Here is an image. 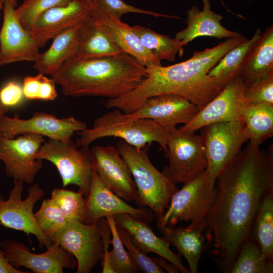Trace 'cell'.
<instances>
[{"label": "cell", "mask_w": 273, "mask_h": 273, "mask_svg": "<svg viewBox=\"0 0 273 273\" xmlns=\"http://www.w3.org/2000/svg\"><path fill=\"white\" fill-rule=\"evenodd\" d=\"M272 148L249 141L217 177L216 195L204 231L218 266L229 272L264 197L273 192Z\"/></svg>", "instance_id": "obj_1"}, {"label": "cell", "mask_w": 273, "mask_h": 273, "mask_svg": "<svg viewBox=\"0 0 273 273\" xmlns=\"http://www.w3.org/2000/svg\"><path fill=\"white\" fill-rule=\"evenodd\" d=\"M247 39L241 34L211 49L195 52L185 61L167 66L146 67L147 76L140 84L129 93L111 99L109 105L128 114L151 97L171 94L185 98L200 110L229 82L209 76V71L228 52Z\"/></svg>", "instance_id": "obj_2"}, {"label": "cell", "mask_w": 273, "mask_h": 273, "mask_svg": "<svg viewBox=\"0 0 273 273\" xmlns=\"http://www.w3.org/2000/svg\"><path fill=\"white\" fill-rule=\"evenodd\" d=\"M146 67L124 52L100 58L71 57L52 78L65 96L115 99L136 88Z\"/></svg>", "instance_id": "obj_3"}, {"label": "cell", "mask_w": 273, "mask_h": 273, "mask_svg": "<svg viewBox=\"0 0 273 273\" xmlns=\"http://www.w3.org/2000/svg\"><path fill=\"white\" fill-rule=\"evenodd\" d=\"M151 145L138 149L121 140L116 147L127 163L135 183L138 194L136 204L149 208L158 220L178 189L151 163L148 155Z\"/></svg>", "instance_id": "obj_4"}, {"label": "cell", "mask_w": 273, "mask_h": 273, "mask_svg": "<svg viewBox=\"0 0 273 273\" xmlns=\"http://www.w3.org/2000/svg\"><path fill=\"white\" fill-rule=\"evenodd\" d=\"M168 134V131L151 119L131 118L114 108L95 119L92 128L77 132L79 138L75 144L78 147H88L99 139L112 136L119 138L138 149L156 142L166 152Z\"/></svg>", "instance_id": "obj_5"}, {"label": "cell", "mask_w": 273, "mask_h": 273, "mask_svg": "<svg viewBox=\"0 0 273 273\" xmlns=\"http://www.w3.org/2000/svg\"><path fill=\"white\" fill-rule=\"evenodd\" d=\"M216 195L215 187L206 180V170L185 184L173 195L169 207L157 221L161 231L179 221L189 222L188 228L204 230Z\"/></svg>", "instance_id": "obj_6"}, {"label": "cell", "mask_w": 273, "mask_h": 273, "mask_svg": "<svg viewBox=\"0 0 273 273\" xmlns=\"http://www.w3.org/2000/svg\"><path fill=\"white\" fill-rule=\"evenodd\" d=\"M207 159L206 180L215 187L217 177L229 166L249 141L246 124L237 120L210 124L202 128Z\"/></svg>", "instance_id": "obj_7"}, {"label": "cell", "mask_w": 273, "mask_h": 273, "mask_svg": "<svg viewBox=\"0 0 273 273\" xmlns=\"http://www.w3.org/2000/svg\"><path fill=\"white\" fill-rule=\"evenodd\" d=\"M36 158L52 163L62 179V185L77 186L86 198L89 192L94 163L88 147H77L68 143L50 140L44 142L36 154Z\"/></svg>", "instance_id": "obj_8"}, {"label": "cell", "mask_w": 273, "mask_h": 273, "mask_svg": "<svg viewBox=\"0 0 273 273\" xmlns=\"http://www.w3.org/2000/svg\"><path fill=\"white\" fill-rule=\"evenodd\" d=\"M167 148L168 165L163 173L174 184L190 181L206 169V150L201 135L174 128L168 131Z\"/></svg>", "instance_id": "obj_9"}, {"label": "cell", "mask_w": 273, "mask_h": 273, "mask_svg": "<svg viewBox=\"0 0 273 273\" xmlns=\"http://www.w3.org/2000/svg\"><path fill=\"white\" fill-rule=\"evenodd\" d=\"M24 182L14 180V186L7 200L0 195V224L5 227L20 231L27 236H34L40 248H49L53 242L38 225L33 213L36 202L44 196L43 190L37 184L28 189V196L22 200Z\"/></svg>", "instance_id": "obj_10"}, {"label": "cell", "mask_w": 273, "mask_h": 273, "mask_svg": "<svg viewBox=\"0 0 273 273\" xmlns=\"http://www.w3.org/2000/svg\"><path fill=\"white\" fill-rule=\"evenodd\" d=\"M99 220L86 224L76 220L67 222L50 239L72 254L77 273H89L103 256Z\"/></svg>", "instance_id": "obj_11"}, {"label": "cell", "mask_w": 273, "mask_h": 273, "mask_svg": "<svg viewBox=\"0 0 273 273\" xmlns=\"http://www.w3.org/2000/svg\"><path fill=\"white\" fill-rule=\"evenodd\" d=\"M86 128L85 123L73 117L59 119L53 114L40 112H34L27 119H21L17 114L13 117L4 115L0 119V136L10 139L32 133L68 143L75 132Z\"/></svg>", "instance_id": "obj_12"}, {"label": "cell", "mask_w": 273, "mask_h": 273, "mask_svg": "<svg viewBox=\"0 0 273 273\" xmlns=\"http://www.w3.org/2000/svg\"><path fill=\"white\" fill-rule=\"evenodd\" d=\"M16 136L15 139L0 136V161L4 163L8 176L14 180L31 184L43 167L42 160L37 159L36 154L44 139L32 133Z\"/></svg>", "instance_id": "obj_13"}, {"label": "cell", "mask_w": 273, "mask_h": 273, "mask_svg": "<svg viewBox=\"0 0 273 273\" xmlns=\"http://www.w3.org/2000/svg\"><path fill=\"white\" fill-rule=\"evenodd\" d=\"M0 247L9 263L18 269L24 267L35 273H63L64 269L77 265L75 257L55 243L40 254L31 252L23 243L12 239L3 240Z\"/></svg>", "instance_id": "obj_14"}, {"label": "cell", "mask_w": 273, "mask_h": 273, "mask_svg": "<svg viewBox=\"0 0 273 273\" xmlns=\"http://www.w3.org/2000/svg\"><path fill=\"white\" fill-rule=\"evenodd\" d=\"M245 86L241 77L236 76L190 122L178 129L195 132L211 123L241 119L242 110L246 104L244 95Z\"/></svg>", "instance_id": "obj_15"}, {"label": "cell", "mask_w": 273, "mask_h": 273, "mask_svg": "<svg viewBox=\"0 0 273 273\" xmlns=\"http://www.w3.org/2000/svg\"><path fill=\"white\" fill-rule=\"evenodd\" d=\"M90 150L95 170L102 181L120 198L135 202L138 194L135 183L116 147L97 145Z\"/></svg>", "instance_id": "obj_16"}, {"label": "cell", "mask_w": 273, "mask_h": 273, "mask_svg": "<svg viewBox=\"0 0 273 273\" xmlns=\"http://www.w3.org/2000/svg\"><path fill=\"white\" fill-rule=\"evenodd\" d=\"M4 19L0 30V66L22 61L34 62L39 47L32 36L21 25L15 8L3 4Z\"/></svg>", "instance_id": "obj_17"}, {"label": "cell", "mask_w": 273, "mask_h": 273, "mask_svg": "<svg viewBox=\"0 0 273 273\" xmlns=\"http://www.w3.org/2000/svg\"><path fill=\"white\" fill-rule=\"evenodd\" d=\"M127 214L144 222H150L153 213L129 205L114 194L100 179L95 168L90 188L86 197L83 223L90 224L107 216Z\"/></svg>", "instance_id": "obj_18"}, {"label": "cell", "mask_w": 273, "mask_h": 273, "mask_svg": "<svg viewBox=\"0 0 273 273\" xmlns=\"http://www.w3.org/2000/svg\"><path fill=\"white\" fill-rule=\"evenodd\" d=\"M199 111L185 98L166 94L149 98L137 110L127 115L134 118L151 119L169 131L178 124L188 123Z\"/></svg>", "instance_id": "obj_19"}, {"label": "cell", "mask_w": 273, "mask_h": 273, "mask_svg": "<svg viewBox=\"0 0 273 273\" xmlns=\"http://www.w3.org/2000/svg\"><path fill=\"white\" fill-rule=\"evenodd\" d=\"M94 14L93 5L83 0H71L66 6L43 12L37 19L31 35L39 48L64 31L78 25Z\"/></svg>", "instance_id": "obj_20"}, {"label": "cell", "mask_w": 273, "mask_h": 273, "mask_svg": "<svg viewBox=\"0 0 273 273\" xmlns=\"http://www.w3.org/2000/svg\"><path fill=\"white\" fill-rule=\"evenodd\" d=\"M113 216L116 224L129 233L133 243L143 252L157 254L173 264L181 272H190L183 264L180 256L170 249L167 241L158 237L145 222L127 214Z\"/></svg>", "instance_id": "obj_21"}, {"label": "cell", "mask_w": 273, "mask_h": 273, "mask_svg": "<svg viewBox=\"0 0 273 273\" xmlns=\"http://www.w3.org/2000/svg\"><path fill=\"white\" fill-rule=\"evenodd\" d=\"M203 9L199 10L193 6L188 11L187 27L177 32L175 38L187 44L200 36H211L218 39L229 38L241 34L229 30L221 24L223 17L211 9L209 0H202Z\"/></svg>", "instance_id": "obj_22"}, {"label": "cell", "mask_w": 273, "mask_h": 273, "mask_svg": "<svg viewBox=\"0 0 273 273\" xmlns=\"http://www.w3.org/2000/svg\"><path fill=\"white\" fill-rule=\"evenodd\" d=\"M121 53L102 20L93 14L83 24L79 42L73 57L95 58Z\"/></svg>", "instance_id": "obj_23"}, {"label": "cell", "mask_w": 273, "mask_h": 273, "mask_svg": "<svg viewBox=\"0 0 273 273\" xmlns=\"http://www.w3.org/2000/svg\"><path fill=\"white\" fill-rule=\"evenodd\" d=\"M84 22L64 31L52 39L50 47L44 53L39 54L34 62L33 67L39 73L54 75L64 62L74 56Z\"/></svg>", "instance_id": "obj_24"}, {"label": "cell", "mask_w": 273, "mask_h": 273, "mask_svg": "<svg viewBox=\"0 0 273 273\" xmlns=\"http://www.w3.org/2000/svg\"><path fill=\"white\" fill-rule=\"evenodd\" d=\"M273 74V27H268L248 55L239 74L245 85Z\"/></svg>", "instance_id": "obj_25"}, {"label": "cell", "mask_w": 273, "mask_h": 273, "mask_svg": "<svg viewBox=\"0 0 273 273\" xmlns=\"http://www.w3.org/2000/svg\"><path fill=\"white\" fill-rule=\"evenodd\" d=\"M96 16L102 20L112 38L123 52L133 57L145 67L162 65L161 61L143 46L131 27L120 19L111 16Z\"/></svg>", "instance_id": "obj_26"}, {"label": "cell", "mask_w": 273, "mask_h": 273, "mask_svg": "<svg viewBox=\"0 0 273 273\" xmlns=\"http://www.w3.org/2000/svg\"><path fill=\"white\" fill-rule=\"evenodd\" d=\"M164 238L173 246L187 260L190 271L197 273L203 252L204 230L167 226L161 230Z\"/></svg>", "instance_id": "obj_27"}, {"label": "cell", "mask_w": 273, "mask_h": 273, "mask_svg": "<svg viewBox=\"0 0 273 273\" xmlns=\"http://www.w3.org/2000/svg\"><path fill=\"white\" fill-rule=\"evenodd\" d=\"M241 118L246 124L249 141L260 145L272 136L273 105L246 104Z\"/></svg>", "instance_id": "obj_28"}, {"label": "cell", "mask_w": 273, "mask_h": 273, "mask_svg": "<svg viewBox=\"0 0 273 273\" xmlns=\"http://www.w3.org/2000/svg\"><path fill=\"white\" fill-rule=\"evenodd\" d=\"M261 32L258 28L252 38L234 47L208 72V75L229 82L238 75L245 60L260 37Z\"/></svg>", "instance_id": "obj_29"}, {"label": "cell", "mask_w": 273, "mask_h": 273, "mask_svg": "<svg viewBox=\"0 0 273 273\" xmlns=\"http://www.w3.org/2000/svg\"><path fill=\"white\" fill-rule=\"evenodd\" d=\"M133 31L138 35L143 46L160 61L174 62L178 53L183 54V47L187 45L181 40L156 32L141 25H134Z\"/></svg>", "instance_id": "obj_30"}, {"label": "cell", "mask_w": 273, "mask_h": 273, "mask_svg": "<svg viewBox=\"0 0 273 273\" xmlns=\"http://www.w3.org/2000/svg\"><path fill=\"white\" fill-rule=\"evenodd\" d=\"M272 260L262 253L256 241L250 238L242 245L229 272L272 273Z\"/></svg>", "instance_id": "obj_31"}, {"label": "cell", "mask_w": 273, "mask_h": 273, "mask_svg": "<svg viewBox=\"0 0 273 273\" xmlns=\"http://www.w3.org/2000/svg\"><path fill=\"white\" fill-rule=\"evenodd\" d=\"M254 222V240L265 256L273 260V192L264 197Z\"/></svg>", "instance_id": "obj_32"}, {"label": "cell", "mask_w": 273, "mask_h": 273, "mask_svg": "<svg viewBox=\"0 0 273 273\" xmlns=\"http://www.w3.org/2000/svg\"><path fill=\"white\" fill-rule=\"evenodd\" d=\"M61 209L67 222L78 220L83 222L85 209L86 198L82 192L55 188L51 195Z\"/></svg>", "instance_id": "obj_33"}, {"label": "cell", "mask_w": 273, "mask_h": 273, "mask_svg": "<svg viewBox=\"0 0 273 273\" xmlns=\"http://www.w3.org/2000/svg\"><path fill=\"white\" fill-rule=\"evenodd\" d=\"M109 225L112 238L111 244L113 249L109 251V263L114 273H135L140 270L131 259L120 239L116 228V223L112 215L106 217Z\"/></svg>", "instance_id": "obj_34"}, {"label": "cell", "mask_w": 273, "mask_h": 273, "mask_svg": "<svg viewBox=\"0 0 273 273\" xmlns=\"http://www.w3.org/2000/svg\"><path fill=\"white\" fill-rule=\"evenodd\" d=\"M71 0H25L17 9L16 16L22 27L31 35L40 14L51 8L65 6Z\"/></svg>", "instance_id": "obj_35"}, {"label": "cell", "mask_w": 273, "mask_h": 273, "mask_svg": "<svg viewBox=\"0 0 273 273\" xmlns=\"http://www.w3.org/2000/svg\"><path fill=\"white\" fill-rule=\"evenodd\" d=\"M34 217L39 227L49 238L67 223L60 207L51 198L43 200Z\"/></svg>", "instance_id": "obj_36"}, {"label": "cell", "mask_w": 273, "mask_h": 273, "mask_svg": "<svg viewBox=\"0 0 273 273\" xmlns=\"http://www.w3.org/2000/svg\"><path fill=\"white\" fill-rule=\"evenodd\" d=\"M94 8V14L98 16H108L118 19L128 13H135L150 15L156 17L178 18L170 16L145 10L127 4L122 0H90Z\"/></svg>", "instance_id": "obj_37"}, {"label": "cell", "mask_w": 273, "mask_h": 273, "mask_svg": "<svg viewBox=\"0 0 273 273\" xmlns=\"http://www.w3.org/2000/svg\"><path fill=\"white\" fill-rule=\"evenodd\" d=\"M55 84L52 78L41 73L26 76L22 85L24 97L28 100H55L58 97Z\"/></svg>", "instance_id": "obj_38"}, {"label": "cell", "mask_w": 273, "mask_h": 273, "mask_svg": "<svg viewBox=\"0 0 273 273\" xmlns=\"http://www.w3.org/2000/svg\"><path fill=\"white\" fill-rule=\"evenodd\" d=\"M116 228L131 259L140 271L145 273L164 272L153 258L147 256L135 245L129 232L117 224Z\"/></svg>", "instance_id": "obj_39"}, {"label": "cell", "mask_w": 273, "mask_h": 273, "mask_svg": "<svg viewBox=\"0 0 273 273\" xmlns=\"http://www.w3.org/2000/svg\"><path fill=\"white\" fill-rule=\"evenodd\" d=\"M244 95L247 104L273 105V74L246 85Z\"/></svg>", "instance_id": "obj_40"}, {"label": "cell", "mask_w": 273, "mask_h": 273, "mask_svg": "<svg viewBox=\"0 0 273 273\" xmlns=\"http://www.w3.org/2000/svg\"><path fill=\"white\" fill-rule=\"evenodd\" d=\"M25 98L22 85L15 80H10L0 87V103L9 108L19 105Z\"/></svg>", "instance_id": "obj_41"}, {"label": "cell", "mask_w": 273, "mask_h": 273, "mask_svg": "<svg viewBox=\"0 0 273 273\" xmlns=\"http://www.w3.org/2000/svg\"><path fill=\"white\" fill-rule=\"evenodd\" d=\"M98 221L104 252L102 259V272L114 273L110 266L109 259V248L111 238V230L106 218H102Z\"/></svg>", "instance_id": "obj_42"}, {"label": "cell", "mask_w": 273, "mask_h": 273, "mask_svg": "<svg viewBox=\"0 0 273 273\" xmlns=\"http://www.w3.org/2000/svg\"><path fill=\"white\" fill-rule=\"evenodd\" d=\"M13 267L9 262L3 250L0 248V273H28Z\"/></svg>", "instance_id": "obj_43"}, {"label": "cell", "mask_w": 273, "mask_h": 273, "mask_svg": "<svg viewBox=\"0 0 273 273\" xmlns=\"http://www.w3.org/2000/svg\"><path fill=\"white\" fill-rule=\"evenodd\" d=\"M155 262L162 268H164L167 272L170 273H177L179 272V270L171 263H168L166 261V259L164 258L160 257H153V258Z\"/></svg>", "instance_id": "obj_44"}, {"label": "cell", "mask_w": 273, "mask_h": 273, "mask_svg": "<svg viewBox=\"0 0 273 273\" xmlns=\"http://www.w3.org/2000/svg\"><path fill=\"white\" fill-rule=\"evenodd\" d=\"M9 108L0 103V119L1 117L8 111Z\"/></svg>", "instance_id": "obj_45"}, {"label": "cell", "mask_w": 273, "mask_h": 273, "mask_svg": "<svg viewBox=\"0 0 273 273\" xmlns=\"http://www.w3.org/2000/svg\"><path fill=\"white\" fill-rule=\"evenodd\" d=\"M4 4L5 2H9L13 7L15 8L17 6V0H2Z\"/></svg>", "instance_id": "obj_46"}, {"label": "cell", "mask_w": 273, "mask_h": 273, "mask_svg": "<svg viewBox=\"0 0 273 273\" xmlns=\"http://www.w3.org/2000/svg\"><path fill=\"white\" fill-rule=\"evenodd\" d=\"M3 8V3L2 0H0V11Z\"/></svg>", "instance_id": "obj_47"}, {"label": "cell", "mask_w": 273, "mask_h": 273, "mask_svg": "<svg viewBox=\"0 0 273 273\" xmlns=\"http://www.w3.org/2000/svg\"><path fill=\"white\" fill-rule=\"evenodd\" d=\"M83 1H85V2H87V3H89L91 4L90 1V0H83Z\"/></svg>", "instance_id": "obj_48"}, {"label": "cell", "mask_w": 273, "mask_h": 273, "mask_svg": "<svg viewBox=\"0 0 273 273\" xmlns=\"http://www.w3.org/2000/svg\"><path fill=\"white\" fill-rule=\"evenodd\" d=\"M0 81H1V80H0ZM0 87H1V85H0Z\"/></svg>", "instance_id": "obj_49"}]
</instances>
